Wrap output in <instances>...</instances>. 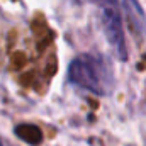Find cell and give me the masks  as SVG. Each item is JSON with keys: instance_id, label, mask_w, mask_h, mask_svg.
<instances>
[{"instance_id": "6da1fadb", "label": "cell", "mask_w": 146, "mask_h": 146, "mask_svg": "<svg viewBox=\"0 0 146 146\" xmlns=\"http://www.w3.org/2000/svg\"><path fill=\"white\" fill-rule=\"evenodd\" d=\"M70 83L94 92L97 95H109L114 87V73L109 61L94 54H80L68 66Z\"/></svg>"}, {"instance_id": "7a4b0ae2", "label": "cell", "mask_w": 146, "mask_h": 146, "mask_svg": "<svg viewBox=\"0 0 146 146\" xmlns=\"http://www.w3.org/2000/svg\"><path fill=\"white\" fill-rule=\"evenodd\" d=\"M97 5L100 7V21L104 34L109 41L112 51L121 61L127 60V48L124 39L122 29V19H121V7L117 0H97Z\"/></svg>"}, {"instance_id": "3957f363", "label": "cell", "mask_w": 146, "mask_h": 146, "mask_svg": "<svg viewBox=\"0 0 146 146\" xmlns=\"http://www.w3.org/2000/svg\"><path fill=\"white\" fill-rule=\"evenodd\" d=\"M122 9L126 12L127 22L131 31L136 36H145L146 33V15L141 9V5L138 3V0H122Z\"/></svg>"}, {"instance_id": "277c9868", "label": "cell", "mask_w": 146, "mask_h": 146, "mask_svg": "<svg viewBox=\"0 0 146 146\" xmlns=\"http://www.w3.org/2000/svg\"><path fill=\"white\" fill-rule=\"evenodd\" d=\"M90 2H95V3H97V0H90Z\"/></svg>"}, {"instance_id": "5b68a950", "label": "cell", "mask_w": 146, "mask_h": 146, "mask_svg": "<svg viewBox=\"0 0 146 146\" xmlns=\"http://www.w3.org/2000/svg\"><path fill=\"white\" fill-rule=\"evenodd\" d=\"M0 146H3V145H2V141H0Z\"/></svg>"}]
</instances>
